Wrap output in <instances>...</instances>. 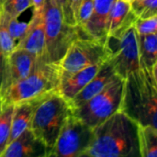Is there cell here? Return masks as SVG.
Wrapping results in <instances>:
<instances>
[{
    "label": "cell",
    "mask_w": 157,
    "mask_h": 157,
    "mask_svg": "<svg viewBox=\"0 0 157 157\" xmlns=\"http://www.w3.org/2000/svg\"><path fill=\"white\" fill-rule=\"evenodd\" d=\"M31 4L33 6V12H38L43 10L45 0H31Z\"/></svg>",
    "instance_id": "f1b7e54d"
},
{
    "label": "cell",
    "mask_w": 157,
    "mask_h": 157,
    "mask_svg": "<svg viewBox=\"0 0 157 157\" xmlns=\"http://www.w3.org/2000/svg\"><path fill=\"white\" fill-rule=\"evenodd\" d=\"M94 8V0H82L76 17V26L83 29L89 20Z\"/></svg>",
    "instance_id": "484cf974"
},
{
    "label": "cell",
    "mask_w": 157,
    "mask_h": 157,
    "mask_svg": "<svg viewBox=\"0 0 157 157\" xmlns=\"http://www.w3.org/2000/svg\"><path fill=\"white\" fill-rule=\"evenodd\" d=\"M134 28L137 34L147 35L156 33L157 31V16L148 17V18H139L137 17Z\"/></svg>",
    "instance_id": "d4e9b609"
},
{
    "label": "cell",
    "mask_w": 157,
    "mask_h": 157,
    "mask_svg": "<svg viewBox=\"0 0 157 157\" xmlns=\"http://www.w3.org/2000/svg\"><path fill=\"white\" fill-rule=\"evenodd\" d=\"M104 63L87 66L77 72L62 77L57 91L64 98L70 101L96 75Z\"/></svg>",
    "instance_id": "9a60e30c"
},
{
    "label": "cell",
    "mask_w": 157,
    "mask_h": 157,
    "mask_svg": "<svg viewBox=\"0 0 157 157\" xmlns=\"http://www.w3.org/2000/svg\"><path fill=\"white\" fill-rule=\"evenodd\" d=\"M3 2H4V0H0V10H1L2 6H3Z\"/></svg>",
    "instance_id": "4dcf8cb0"
},
{
    "label": "cell",
    "mask_w": 157,
    "mask_h": 157,
    "mask_svg": "<svg viewBox=\"0 0 157 157\" xmlns=\"http://www.w3.org/2000/svg\"><path fill=\"white\" fill-rule=\"evenodd\" d=\"M124 88V79L116 76L99 93L80 108L72 110L73 115L96 129L121 109Z\"/></svg>",
    "instance_id": "8992f818"
},
{
    "label": "cell",
    "mask_w": 157,
    "mask_h": 157,
    "mask_svg": "<svg viewBox=\"0 0 157 157\" xmlns=\"http://www.w3.org/2000/svg\"><path fill=\"white\" fill-rule=\"evenodd\" d=\"M127 1H130V2H131V1H132V0H127Z\"/></svg>",
    "instance_id": "d6a6232c"
},
{
    "label": "cell",
    "mask_w": 157,
    "mask_h": 157,
    "mask_svg": "<svg viewBox=\"0 0 157 157\" xmlns=\"http://www.w3.org/2000/svg\"><path fill=\"white\" fill-rule=\"evenodd\" d=\"M140 68L152 71L157 68V36L156 33L137 34Z\"/></svg>",
    "instance_id": "e0dca14e"
},
{
    "label": "cell",
    "mask_w": 157,
    "mask_h": 157,
    "mask_svg": "<svg viewBox=\"0 0 157 157\" xmlns=\"http://www.w3.org/2000/svg\"><path fill=\"white\" fill-rule=\"evenodd\" d=\"M37 57L22 48H15L6 59L5 72L0 94L27 77L34 68Z\"/></svg>",
    "instance_id": "30bf717a"
},
{
    "label": "cell",
    "mask_w": 157,
    "mask_h": 157,
    "mask_svg": "<svg viewBox=\"0 0 157 157\" xmlns=\"http://www.w3.org/2000/svg\"><path fill=\"white\" fill-rule=\"evenodd\" d=\"M5 63H6V59L2 53L1 48H0V87L2 85L3 77H4V72H5Z\"/></svg>",
    "instance_id": "f546056e"
},
{
    "label": "cell",
    "mask_w": 157,
    "mask_h": 157,
    "mask_svg": "<svg viewBox=\"0 0 157 157\" xmlns=\"http://www.w3.org/2000/svg\"><path fill=\"white\" fill-rule=\"evenodd\" d=\"M94 140V129L73 113L66 119L50 157H83Z\"/></svg>",
    "instance_id": "ba28073f"
},
{
    "label": "cell",
    "mask_w": 157,
    "mask_h": 157,
    "mask_svg": "<svg viewBox=\"0 0 157 157\" xmlns=\"http://www.w3.org/2000/svg\"><path fill=\"white\" fill-rule=\"evenodd\" d=\"M139 124L122 111H117L94 129V140L84 156L141 157Z\"/></svg>",
    "instance_id": "6da1fadb"
},
{
    "label": "cell",
    "mask_w": 157,
    "mask_h": 157,
    "mask_svg": "<svg viewBox=\"0 0 157 157\" xmlns=\"http://www.w3.org/2000/svg\"><path fill=\"white\" fill-rule=\"evenodd\" d=\"M14 107L15 105H8L0 109V157L9 144Z\"/></svg>",
    "instance_id": "ffe728a7"
},
{
    "label": "cell",
    "mask_w": 157,
    "mask_h": 157,
    "mask_svg": "<svg viewBox=\"0 0 157 157\" xmlns=\"http://www.w3.org/2000/svg\"><path fill=\"white\" fill-rule=\"evenodd\" d=\"M62 69L59 63L48 62L45 56L38 57L31 73L0 94L2 107L16 105L57 90Z\"/></svg>",
    "instance_id": "3957f363"
},
{
    "label": "cell",
    "mask_w": 157,
    "mask_h": 157,
    "mask_svg": "<svg viewBox=\"0 0 157 157\" xmlns=\"http://www.w3.org/2000/svg\"><path fill=\"white\" fill-rule=\"evenodd\" d=\"M16 48H22L37 58L45 56V29L43 10L33 12L29 27L24 37L17 41Z\"/></svg>",
    "instance_id": "4fadbf2b"
},
{
    "label": "cell",
    "mask_w": 157,
    "mask_h": 157,
    "mask_svg": "<svg viewBox=\"0 0 157 157\" xmlns=\"http://www.w3.org/2000/svg\"><path fill=\"white\" fill-rule=\"evenodd\" d=\"M131 11L130 1L115 0L113 3L108 20V35L111 34L126 18Z\"/></svg>",
    "instance_id": "d6986e66"
},
{
    "label": "cell",
    "mask_w": 157,
    "mask_h": 157,
    "mask_svg": "<svg viewBox=\"0 0 157 157\" xmlns=\"http://www.w3.org/2000/svg\"><path fill=\"white\" fill-rule=\"evenodd\" d=\"M117 76L112 65L107 60L96 75L69 101L72 110L83 106L94 96L99 93L109 82Z\"/></svg>",
    "instance_id": "7c38bea8"
},
{
    "label": "cell",
    "mask_w": 157,
    "mask_h": 157,
    "mask_svg": "<svg viewBox=\"0 0 157 157\" xmlns=\"http://www.w3.org/2000/svg\"><path fill=\"white\" fill-rule=\"evenodd\" d=\"M138 140L141 157L157 156V128L139 125Z\"/></svg>",
    "instance_id": "ac0fdd59"
},
{
    "label": "cell",
    "mask_w": 157,
    "mask_h": 157,
    "mask_svg": "<svg viewBox=\"0 0 157 157\" xmlns=\"http://www.w3.org/2000/svg\"><path fill=\"white\" fill-rule=\"evenodd\" d=\"M71 113L69 101L55 90L37 107L29 128L52 151L62 127Z\"/></svg>",
    "instance_id": "277c9868"
},
{
    "label": "cell",
    "mask_w": 157,
    "mask_h": 157,
    "mask_svg": "<svg viewBox=\"0 0 157 157\" xmlns=\"http://www.w3.org/2000/svg\"><path fill=\"white\" fill-rule=\"evenodd\" d=\"M105 45L109 52L108 61L116 75L123 79L140 69L137 32L134 25L119 37L107 36Z\"/></svg>",
    "instance_id": "52a82bcc"
},
{
    "label": "cell",
    "mask_w": 157,
    "mask_h": 157,
    "mask_svg": "<svg viewBox=\"0 0 157 157\" xmlns=\"http://www.w3.org/2000/svg\"><path fill=\"white\" fill-rule=\"evenodd\" d=\"M43 19L45 57L48 62L59 63L74 40L81 36V29L65 23L63 11L55 0H45Z\"/></svg>",
    "instance_id": "5b68a950"
},
{
    "label": "cell",
    "mask_w": 157,
    "mask_h": 157,
    "mask_svg": "<svg viewBox=\"0 0 157 157\" xmlns=\"http://www.w3.org/2000/svg\"><path fill=\"white\" fill-rule=\"evenodd\" d=\"M2 108H3V107H2V106H1V103H0V109H2Z\"/></svg>",
    "instance_id": "1f68e13d"
},
{
    "label": "cell",
    "mask_w": 157,
    "mask_h": 157,
    "mask_svg": "<svg viewBox=\"0 0 157 157\" xmlns=\"http://www.w3.org/2000/svg\"><path fill=\"white\" fill-rule=\"evenodd\" d=\"M29 27V22L19 21L17 18H11L8 17L7 20V29L10 36L15 41H19L26 34Z\"/></svg>",
    "instance_id": "cb8c5ba5"
},
{
    "label": "cell",
    "mask_w": 157,
    "mask_h": 157,
    "mask_svg": "<svg viewBox=\"0 0 157 157\" xmlns=\"http://www.w3.org/2000/svg\"><path fill=\"white\" fill-rule=\"evenodd\" d=\"M7 20H8V16L1 8L0 10V48H1V51L5 59H6L9 56V54L16 48V44H17L14 39L10 36L8 32Z\"/></svg>",
    "instance_id": "44dd1931"
},
{
    "label": "cell",
    "mask_w": 157,
    "mask_h": 157,
    "mask_svg": "<svg viewBox=\"0 0 157 157\" xmlns=\"http://www.w3.org/2000/svg\"><path fill=\"white\" fill-rule=\"evenodd\" d=\"M82 0H68V6H69V10L72 17L76 23V17H77V12L79 6L81 4Z\"/></svg>",
    "instance_id": "83f0119b"
},
{
    "label": "cell",
    "mask_w": 157,
    "mask_h": 157,
    "mask_svg": "<svg viewBox=\"0 0 157 157\" xmlns=\"http://www.w3.org/2000/svg\"><path fill=\"white\" fill-rule=\"evenodd\" d=\"M156 69L140 68L124 79L120 110L142 126L157 128Z\"/></svg>",
    "instance_id": "7a4b0ae2"
},
{
    "label": "cell",
    "mask_w": 157,
    "mask_h": 157,
    "mask_svg": "<svg viewBox=\"0 0 157 157\" xmlns=\"http://www.w3.org/2000/svg\"><path fill=\"white\" fill-rule=\"evenodd\" d=\"M131 10L139 18L157 16V0H132Z\"/></svg>",
    "instance_id": "7402d4cb"
},
{
    "label": "cell",
    "mask_w": 157,
    "mask_h": 157,
    "mask_svg": "<svg viewBox=\"0 0 157 157\" xmlns=\"http://www.w3.org/2000/svg\"><path fill=\"white\" fill-rule=\"evenodd\" d=\"M109 58L105 41L93 38L78 37L70 45L64 56L59 62L62 77L97 63H102Z\"/></svg>",
    "instance_id": "9c48e42d"
},
{
    "label": "cell",
    "mask_w": 157,
    "mask_h": 157,
    "mask_svg": "<svg viewBox=\"0 0 157 157\" xmlns=\"http://www.w3.org/2000/svg\"><path fill=\"white\" fill-rule=\"evenodd\" d=\"M55 1L59 5V6L61 7L62 11H63V19H64L65 23H67L68 25H71V26H76L75 21L74 20V18L72 17V16L70 14L68 0H55Z\"/></svg>",
    "instance_id": "4316f807"
},
{
    "label": "cell",
    "mask_w": 157,
    "mask_h": 157,
    "mask_svg": "<svg viewBox=\"0 0 157 157\" xmlns=\"http://www.w3.org/2000/svg\"><path fill=\"white\" fill-rule=\"evenodd\" d=\"M50 149L27 128L8 144L2 157H50Z\"/></svg>",
    "instance_id": "8fae6325"
},
{
    "label": "cell",
    "mask_w": 157,
    "mask_h": 157,
    "mask_svg": "<svg viewBox=\"0 0 157 157\" xmlns=\"http://www.w3.org/2000/svg\"><path fill=\"white\" fill-rule=\"evenodd\" d=\"M51 93L15 105L13 116H12V121H11L9 143H11L21 132H23L27 128L29 127L35 109Z\"/></svg>",
    "instance_id": "2e32d148"
},
{
    "label": "cell",
    "mask_w": 157,
    "mask_h": 157,
    "mask_svg": "<svg viewBox=\"0 0 157 157\" xmlns=\"http://www.w3.org/2000/svg\"><path fill=\"white\" fill-rule=\"evenodd\" d=\"M115 0H94L92 15L82 29L88 38L105 41L108 36V20Z\"/></svg>",
    "instance_id": "5bb4252c"
},
{
    "label": "cell",
    "mask_w": 157,
    "mask_h": 157,
    "mask_svg": "<svg viewBox=\"0 0 157 157\" xmlns=\"http://www.w3.org/2000/svg\"><path fill=\"white\" fill-rule=\"evenodd\" d=\"M30 6L31 0H4L2 9L9 17L17 18Z\"/></svg>",
    "instance_id": "603a6c76"
}]
</instances>
